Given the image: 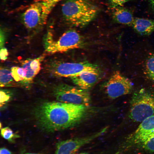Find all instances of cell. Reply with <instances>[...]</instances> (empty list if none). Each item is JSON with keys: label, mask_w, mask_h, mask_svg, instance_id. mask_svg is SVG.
Instances as JSON below:
<instances>
[{"label": "cell", "mask_w": 154, "mask_h": 154, "mask_svg": "<svg viewBox=\"0 0 154 154\" xmlns=\"http://www.w3.org/2000/svg\"><path fill=\"white\" fill-rule=\"evenodd\" d=\"M79 154H88L87 153H80Z\"/></svg>", "instance_id": "83f0119b"}, {"label": "cell", "mask_w": 154, "mask_h": 154, "mask_svg": "<svg viewBox=\"0 0 154 154\" xmlns=\"http://www.w3.org/2000/svg\"><path fill=\"white\" fill-rule=\"evenodd\" d=\"M8 52L7 49L3 47L1 48L0 52V59L2 61H5L7 59Z\"/></svg>", "instance_id": "7402d4cb"}, {"label": "cell", "mask_w": 154, "mask_h": 154, "mask_svg": "<svg viewBox=\"0 0 154 154\" xmlns=\"http://www.w3.org/2000/svg\"><path fill=\"white\" fill-rule=\"evenodd\" d=\"M48 68L55 76L70 78L84 72L100 71L96 65L87 62L54 63Z\"/></svg>", "instance_id": "52a82bcc"}, {"label": "cell", "mask_w": 154, "mask_h": 154, "mask_svg": "<svg viewBox=\"0 0 154 154\" xmlns=\"http://www.w3.org/2000/svg\"><path fill=\"white\" fill-rule=\"evenodd\" d=\"M87 106L60 102L44 103L38 107L35 116L40 128L48 132L73 127L84 117Z\"/></svg>", "instance_id": "6da1fadb"}, {"label": "cell", "mask_w": 154, "mask_h": 154, "mask_svg": "<svg viewBox=\"0 0 154 154\" xmlns=\"http://www.w3.org/2000/svg\"><path fill=\"white\" fill-rule=\"evenodd\" d=\"M5 35L3 30L1 29L0 30V48L3 47L5 42Z\"/></svg>", "instance_id": "cb8c5ba5"}, {"label": "cell", "mask_w": 154, "mask_h": 154, "mask_svg": "<svg viewBox=\"0 0 154 154\" xmlns=\"http://www.w3.org/2000/svg\"><path fill=\"white\" fill-rule=\"evenodd\" d=\"M100 70L84 72L70 78L78 87L87 90L92 87L100 78Z\"/></svg>", "instance_id": "7c38bea8"}, {"label": "cell", "mask_w": 154, "mask_h": 154, "mask_svg": "<svg viewBox=\"0 0 154 154\" xmlns=\"http://www.w3.org/2000/svg\"><path fill=\"white\" fill-rule=\"evenodd\" d=\"M0 154H13L11 151L5 147L0 148Z\"/></svg>", "instance_id": "d4e9b609"}, {"label": "cell", "mask_w": 154, "mask_h": 154, "mask_svg": "<svg viewBox=\"0 0 154 154\" xmlns=\"http://www.w3.org/2000/svg\"><path fill=\"white\" fill-rule=\"evenodd\" d=\"M105 127L94 134L87 137L69 139L58 142L54 154H75L82 146L103 134L107 130Z\"/></svg>", "instance_id": "9c48e42d"}, {"label": "cell", "mask_w": 154, "mask_h": 154, "mask_svg": "<svg viewBox=\"0 0 154 154\" xmlns=\"http://www.w3.org/2000/svg\"><path fill=\"white\" fill-rule=\"evenodd\" d=\"M146 74L149 78L154 81V54L150 55L145 63Z\"/></svg>", "instance_id": "e0dca14e"}, {"label": "cell", "mask_w": 154, "mask_h": 154, "mask_svg": "<svg viewBox=\"0 0 154 154\" xmlns=\"http://www.w3.org/2000/svg\"><path fill=\"white\" fill-rule=\"evenodd\" d=\"M52 9L45 3L36 2L30 5L22 14V22L29 31L37 33L46 25Z\"/></svg>", "instance_id": "5b68a950"}, {"label": "cell", "mask_w": 154, "mask_h": 154, "mask_svg": "<svg viewBox=\"0 0 154 154\" xmlns=\"http://www.w3.org/2000/svg\"><path fill=\"white\" fill-rule=\"evenodd\" d=\"M131 0H108L110 8L113 9L117 7L122 6L125 3Z\"/></svg>", "instance_id": "ffe728a7"}, {"label": "cell", "mask_w": 154, "mask_h": 154, "mask_svg": "<svg viewBox=\"0 0 154 154\" xmlns=\"http://www.w3.org/2000/svg\"><path fill=\"white\" fill-rule=\"evenodd\" d=\"M53 92L55 98L59 102L87 106L90 103L88 92L78 87L61 84L55 87Z\"/></svg>", "instance_id": "8992f818"}, {"label": "cell", "mask_w": 154, "mask_h": 154, "mask_svg": "<svg viewBox=\"0 0 154 154\" xmlns=\"http://www.w3.org/2000/svg\"><path fill=\"white\" fill-rule=\"evenodd\" d=\"M21 154H41L39 153H29L27 152H23Z\"/></svg>", "instance_id": "4316f807"}, {"label": "cell", "mask_w": 154, "mask_h": 154, "mask_svg": "<svg viewBox=\"0 0 154 154\" xmlns=\"http://www.w3.org/2000/svg\"><path fill=\"white\" fill-rule=\"evenodd\" d=\"M0 107L2 106L7 102L10 98L9 94L5 90L0 91Z\"/></svg>", "instance_id": "44dd1931"}, {"label": "cell", "mask_w": 154, "mask_h": 154, "mask_svg": "<svg viewBox=\"0 0 154 154\" xmlns=\"http://www.w3.org/2000/svg\"><path fill=\"white\" fill-rule=\"evenodd\" d=\"M46 55L44 53L37 58L27 59L21 62V67L25 73L24 79L22 82L23 84H28L32 82L41 69V62Z\"/></svg>", "instance_id": "8fae6325"}, {"label": "cell", "mask_w": 154, "mask_h": 154, "mask_svg": "<svg viewBox=\"0 0 154 154\" xmlns=\"http://www.w3.org/2000/svg\"><path fill=\"white\" fill-rule=\"evenodd\" d=\"M1 134L4 139L11 142H13L15 139L19 137L18 135L14 133L13 131L8 127L2 128L1 130Z\"/></svg>", "instance_id": "ac0fdd59"}, {"label": "cell", "mask_w": 154, "mask_h": 154, "mask_svg": "<svg viewBox=\"0 0 154 154\" xmlns=\"http://www.w3.org/2000/svg\"><path fill=\"white\" fill-rule=\"evenodd\" d=\"M98 12V7L90 0H67L62 7V15L66 22L76 27L88 24Z\"/></svg>", "instance_id": "7a4b0ae2"}, {"label": "cell", "mask_w": 154, "mask_h": 154, "mask_svg": "<svg viewBox=\"0 0 154 154\" xmlns=\"http://www.w3.org/2000/svg\"><path fill=\"white\" fill-rule=\"evenodd\" d=\"M152 11L154 13V0H147Z\"/></svg>", "instance_id": "484cf974"}, {"label": "cell", "mask_w": 154, "mask_h": 154, "mask_svg": "<svg viewBox=\"0 0 154 154\" xmlns=\"http://www.w3.org/2000/svg\"><path fill=\"white\" fill-rule=\"evenodd\" d=\"M112 10V17L115 22L131 26L135 18L131 10L122 6Z\"/></svg>", "instance_id": "4fadbf2b"}, {"label": "cell", "mask_w": 154, "mask_h": 154, "mask_svg": "<svg viewBox=\"0 0 154 154\" xmlns=\"http://www.w3.org/2000/svg\"><path fill=\"white\" fill-rule=\"evenodd\" d=\"M11 70L12 76L15 82H22L23 80L25 73L21 67L13 66Z\"/></svg>", "instance_id": "2e32d148"}, {"label": "cell", "mask_w": 154, "mask_h": 154, "mask_svg": "<svg viewBox=\"0 0 154 154\" xmlns=\"http://www.w3.org/2000/svg\"><path fill=\"white\" fill-rule=\"evenodd\" d=\"M129 117L134 121L142 122L154 115V92L145 89L136 91L130 102Z\"/></svg>", "instance_id": "3957f363"}, {"label": "cell", "mask_w": 154, "mask_h": 154, "mask_svg": "<svg viewBox=\"0 0 154 154\" xmlns=\"http://www.w3.org/2000/svg\"><path fill=\"white\" fill-rule=\"evenodd\" d=\"M131 27L137 33L148 35L154 32V20L135 18Z\"/></svg>", "instance_id": "5bb4252c"}, {"label": "cell", "mask_w": 154, "mask_h": 154, "mask_svg": "<svg viewBox=\"0 0 154 154\" xmlns=\"http://www.w3.org/2000/svg\"><path fill=\"white\" fill-rule=\"evenodd\" d=\"M11 70L3 67L0 68V84L1 87H13L16 86Z\"/></svg>", "instance_id": "9a60e30c"}, {"label": "cell", "mask_w": 154, "mask_h": 154, "mask_svg": "<svg viewBox=\"0 0 154 154\" xmlns=\"http://www.w3.org/2000/svg\"><path fill=\"white\" fill-rule=\"evenodd\" d=\"M45 40L46 52L48 54L62 53L80 48L84 46L83 37L74 30L68 31L57 40H54L51 32L48 31Z\"/></svg>", "instance_id": "277c9868"}, {"label": "cell", "mask_w": 154, "mask_h": 154, "mask_svg": "<svg viewBox=\"0 0 154 154\" xmlns=\"http://www.w3.org/2000/svg\"><path fill=\"white\" fill-rule=\"evenodd\" d=\"M141 145L145 149L154 152V133Z\"/></svg>", "instance_id": "d6986e66"}, {"label": "cell", "mask_w": 154, "mask_h": 154, "mask_svg": "<svg viewBox=\"0 0 154 154\" xmlns=\"http://www.w3.org/2000/svg\"><path fill=\"white\" fill-rule=\"evenodd\" d=\"M141 122L128 139L131 144L141 145L154 133V115Z\"/></svg>", "instance_id": "30bf717a"}, {"label": "cell", "mask_w": 154, "mask_h": 154, "mask_svg": "<svg viewBox=\"0 0 154 154\" xmlns=\"http://www.w3.org/2000/svg\"><path fill=\"white\" fill-rule=\"evenodd\" d=\"M132 84L128 78L119 71L114 72L106 83L105 89L108 97L115 99L130 93Z\"/></svg>", "instance_id": "ba28073f"}, {"label": "cell", "mask_w": 154, "mask_h": 154, "mask_svg": "<svg viewBox=\"0 0 154 154\" xmlns=\"http://www.w3.org/2000/svg\"><path fill=\"white\" fill-rule=\"evenodd\" d=\"M62 0H38V1H42L45 3L53 8L58 2Z\"/></svg>", "instance_id": "603a6c76"}]
</instances>
